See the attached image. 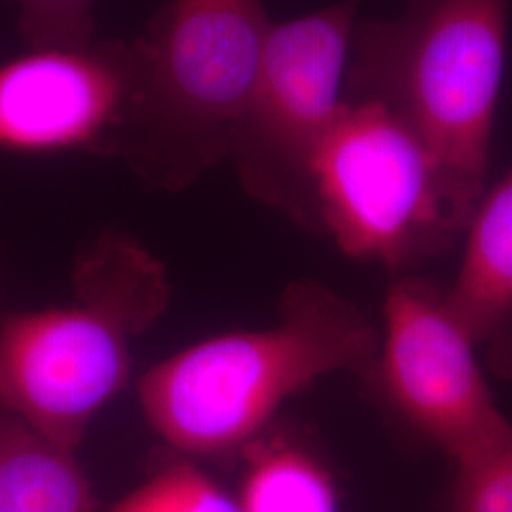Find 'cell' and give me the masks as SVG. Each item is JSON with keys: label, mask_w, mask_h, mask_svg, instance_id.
I'll return each mask as SVG.
<instances>
[{"label": "cell", "mask_w": 512, "mask_h": 512, "mask_svg": "<svg viewBox=\"0 0 512 512\" xmlns=\"http://www.w3.org/2000/svg\"><path fill=\"white\" fill-rule=\"evenodd\" d=\"M448 512H512V437L456 467Z\"/></svg>", "instance_id": "14"}, {"label": "cell", "mask_w": 512, "mask_h": 512, "mask_svg": "<svg viewBox=\"0 0 512 512\" xmlns=\"http://www.w3.org/2000/svg\"><path fill=\"white\" fill-rule=\"evenodd\" d=\"M262 0H167L135 50L122 150L167 183L230 152L270 33Z\"/></svg>", "instance_id": "4"}, {"label": "cell", "mask_w": 512, "mask_h": 512, "mask_svg": "<svg viewBox=\"0 0 512 512\" xmlns=\"http://www.w3.org/2000/svg\"><path fill=\"white\" fill-rule=\"evenodd\" d=\"M110 512H243L238 499L196 465L181 461L148 476Z\"/></svg>", "instance_id": "12"}, {"label": "cell", "mask_w": 512, "mask_h": 512, "mask_svg": "<svg viewBox=\"0 0 512 512\" xmlns=\"http://www.w3.org/2000/svg\"><path fill=\"white\" fill-rule=\"evenodd\" d=\"M18 8L19 37L29 50L74 48L95 40V0H10Z\"/></svg>", "instance_id": "13"}, {"label": "cell", "mask_w": 512, "mask_h": 512, "mask_svg": "<svg viewBox=\"0 0 512 512\" xmlns=\"http://www.w3.org/2000/svg\"><path fill=\"white\" fill-rule=\"evenodd\" d=\"M463 238L446 304L495 372L512 376V169L484 192Z\"/></svg>", "instance_id": "9"}, {"label": "cell", "mask_w": 512, "mask_h": 512, "mask_svg": "<svg viewBox=\"0 0 512 512\" xmlns=\"http://www.w3.org/2000/svg\"><path fill=\"white\" fill-rule=\"evenodd\" d=\"M361 0L272 23L232 154L247 186L296 211L313 207L311 169L344 110Z\"/></svg>", "instance_id": "6"}, {"label": "cell", "mask_w": 512, "mask_h": 512, "mask_svg": "<svg viewBox=\"0 0 512 512\" xmlns=\"http://www.w3.org/2000/svg\"><path fill=\"white\" fill-rule=\"evenodd\" d=\"M135 95L131 40L29 50L0 65V148L122 150Z\"/></svg>", "instance_id": "8"}, {"label": "cell", "mask_w": 512, "mask_h": 512, "mask_svg": "<svg viewBox=\"0 0 512 512\" xmlns=\"http://www.w3.org/2000/svg\"><path fill=\"white\" fill-rule=\"evenodd\" d=\"M380 374L385 389L421 435L463 465L512 437L476 361V346L444 293L399 281L387 293Z\"/></svg>", "instance_id": "7"}, {"label": "cell", "mask_w": 512, "mask_h": 512, "mask_svg": "<svg viewBox=\"0 0 512 512\" xmlns=\"http://www.w3.org/2000/svg\"><path fill=\"white\" fill-rule=\"evenodd\" d=\"M74 450L16 418L0 420V512H93Z\"/></svg>", "instance_id": "10"}, {"label": "cell", "mask_w": 512, "mask_h": 512, "mask_svg": "<svg viewBox=\"0 0 512 512\" xmlns=\"http://www.w3.org/2000/svg\"><path fill=\"white\" fill-rule=\"evenodd\" d=\"M238 501L243 512H338L329 473L285 444L256 446Z\"/></svg>", "instance_id": "11"}, {"label": "cell", "mask_w": 512, "mask_h": 512, "mask_svg": "<svg viewBox=\"0 0 512 512\" xmlns=\"http://www.w3.org/2000/svg\"><path fill=\"white\" fill-rule=\"evenodd\" d=\"M511 0H406L353 29L344 101L397 114L473 217L484 196Z\"/></svg>", "instance_id": "2"}, {"label": "cell", "mask_w": 512, "mask_h": 512, "mask_svg": "<svg viewBox=\"0 0 512 512\" xmlns=\"http://www.w3.org/2000/svg\"><path fill=\"white\" fill-rule=\"evenodd\" d=\"M380 334L338 294L291 287L272 329L228 332L181 349L141 378L148 425L192 456L224 454L255 439L275 410L313 380L368 372Z\"/></svg>", "instance_id": "1"}, {"label": "cell", "mask_w": 512, "mask_h": 512, "mask_svg": "<svg viewBox=\"0 0 512 512\" xmlns=\"http://www.w3.org/2000/svg\"><path fill=\"white\" fill-rule=\"evenodd\" d=\"M76 283L73 304L16 313L0 327V406L71 450L126 385L129 338L167 302L162 266L122 236L93 245Z\"/></svg>", "instance_id": "3"}, {"label": "cell", "mask_w": 512, "mask_h": 512, "mask_svg": "<svg viewBox=\"0 0 512 512\" xmlns=\"http://www.w3.org/2000/svg\"><path fill=\"white\" fill-rule=\"evenodd\" d=\"M311 183L338 247L391 268L448 251L471 220L418 135L374 101H344Z\"/></svg>", "instance_id": "5"}]
</instances>
